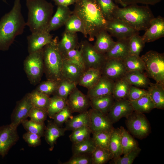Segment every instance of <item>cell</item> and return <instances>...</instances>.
<instances>
[{
	"instance_id": "cell-1",
	"label": "cell",
	"mask_w": 164,
	"mask_h": 164,
	"mask_svg": "<svg viewBox=\"0 0 164 164\" xmlns=\"http://www.w3.org/2000/svg\"><path fill=\"white\" fill-rule=\"evenodd\" d=\"M20 0H15L11 10L0 20V51L8 50L26 26L21 12Z\"/></svg>"
},
{
	"instance_id": "cell-2",
	"label": "cell",
	"mask_w": 164,
	"mask_h": 164,
	"mask_svg": "<svg viewBox=\"0 0 164 164\" xmlns=\"http://www.w3.org/2000/svg\"><path fill=\"white\" fill-rule=\"evenodd\" d=\"M72 12L83 23L89 40L105 29L107 20L95 0H77Z\"/></svg>"
},
{
	"instance_id": "cell-3",
	"label": "cell",
	"mask_w": 164,
	"mask_h": 164,
	"mask_svg": "<svg viewBox=\"0 0 164 164\" xmlns=\"http://www.w3.org/2000/svg\"><path fill=\"white\" fill-rule=\"evenodd\" d=\"M26 25L31 33L46 31L53 13V5L46 0H26Z\"/></svg>"
},
{
	"instance_id": "cell-4",
	"label": "cell",
	"mask_w": 164,
	"mask_h": 164,
	"mask_svg": "<svg viewBox=\"0 0 164 164\" xmlns=\"http://www.w3.org/2000/svg\"><path fill=\"white\" fill-rule=\"evenodd\" d=\"M114 17L124 21L135 30L145 31L155 17L150 8L137 4L119 7L114 11Z\"/></svg>"
},
{
	"instance_id": "cell-5",
	"label": "cell",
	"mask_w": 164,
	"mask_h": 164,
	"mask_svg": "<svg viewBox=\"0 0 164 164\" xmlns=\"http://www.w3.org/2000/svg\"><path fill=\"white\" fill-rule=\"evenodd\" d=\"M56 36L50 43L43 48L44 73L48 79L59 82L62 79V71L64 58L57 46Z\"/></svg>"
},
{
	"instance_id": "cell-6",
	"label": "cell",
	"mask_w": 164,
	"mask_h": 164,
	"mask_svg": "<svg viewBox=\"0 0 164 164\" xmlns=\"http://www.w3.org/2000/svg\"><path fill=\"white\" fill-rule=\"evenodd\" d=\"M145 65L147 76L156 83L164 84V55L151 50L141 56Z\"/></svg>"
},
{
	"instance_id": "cell-7",
	"label": "cell",
	"mask_w": 164,
	"mask_h": 164,
	"mask_svg": "<svg viewBox=\"0 0 164 164\" xmlns=\"http://www.w3.org/2000/svg\"><path fill=\"white\" fill-rule=\"evenodd\" d=\"M24 69L30 83L39 84L44 73L43 49L29 54L24 60Z\"/></svg>"
},
{
	"instance_id": "cell-8",
	"label": "cell",
	"mask_w": 164,
	"mask_h": 164,
	"mask_svg": "<svg viewBox=\"0 0 164 164\" xmlns=\"http://www.w3.org/2000/svg\"><path fill=\"white\" fill-rule=\"evenodd\" d=\"M126 125L128 132L139 139L145 138L151 132L150 124L143 113L134 111L126 118Z\"/></svg>"
},
{
	"instance_id": "cell-9",
	"label": "cell",
	"mask_w": 164,
	"mask_h": 164,
	"mask_svg": "<svg viewBox=\"0 0 164 164\" xmlns=\"http://www.w3.org/2000/svg\"><path fill=\"white\" fill-rule=\"evenodd\" d=\"M79 47L86 70L90 68L101 70L106 60L104 54L98 52L94 45L87 40L82 41Z\"/></svg>"
},
{
	"instance_id": "cell-10",
	"label": "cell",
	"mask_w": 164,
	"mask_h": 164,
	"mask_svg": "<svg viewBox=\"0 0 164 164\" xmlns=\"http://www.w3.org/2000/svg\"><path fill=\"white\" fill-rule=\"evenodd\" d=\"M105 29L117 40L129 39L133 34L139 32L124 21L114 17L107 21Z\"/></svg>"
},
{
	"instance_id": "cell-11",
	"label": "cell",
	"mask_w": 164,
	"mask_h": 164,
	"mask_svg": "<svg viewBox=\"0 0 164 164\" xmlns=\"http://www.w3.org/2000/svg\"><path fill=\"white\" fill-rule=\"evenodd\" d=\"M29 93L26 94L18 101L11 115L10 124L14 128L17 127L27 119L30 110L32 107Z\"/></svg>"
},
{
	"instance_id": "cell-12",
	"label": "cell",
	"mask_w": 164,
	"mask_h": 164,
	"mask_svg": "<svg viewBox=\"0 0 164 164\" xmlns=\"http://www.w3.org/2000/svg\"><path fill=\"white\" fill-rule=\"evenodd\" d=\"M17 128L10 124L0 126V155L2 158L19 139Z\"/></svg>"
},
{
	"instance_id": "cell-13",
	"label": "cell",
	"mask_w": 164,
	"mask_h": 164,
	"mask_svg": "<svg viewBox=\"0 0 164 164\" xmlns=\"http://www.w3.org/2000/svg\"><path fill=\"white\" fill-rule=\"evenodd\" d=\"M90 125L92 133L102 132H111L114 128L113 124L106 114L93 109L88 111Z\"/></svg>"
},
{
	"instance_id": "cell-14",
	"label": "cell",
	"mask_w": 164,
	"mask_h": 164,
	"mask_svg": "<svg viewBox=\"0 0 164 164\" xmlns=\"http://www.w3.org/2000/svg\"><path fill=\"white\" fill-rule=\"evenodd\" d=\"M102 75L115 81L123 77L127 71L122 60H106L101 70Z\"/></svg>"
},
{
	"instance_id": "cell-15",
	"label": "cell",
	"mask_w": 164,
	"mask_h": 164,
	"mask_svg": "<svg viewBox=\"0 0 164 164\" xmlns=\"http://www.w3.org/2000/svg\"><path fill=\"white\" fill-rule=\"evenodd\" d=\"M67 102L72 113L87 111L90 106V99L77 87L69 95Z\"/></svg>"
},
{
	"instance_id": "cell-16",
	"label": "cell",
	"mask_w": 164,
	"mask_h": 164,
	"mask_svg": "<svg viewBox=\"0 0 164 164\" xmlns=\"http://www.w3.org/2000/svg\"><path fill=\"white\" fill-rule=\"evenodd\" d=\"M134 111L131 103L128 99L115 100L107 114L113 124L121 118H126Z\"/></svg>"
},
{
	"instance_id": "cell-17",
	"label": "cell",
	"mask_w": 164,
	"mask_h": 164,
	"mask_svg": "<svg viewBox=\"0 0 164 164\" xmlns=\"http://www.w3.org/2000/svg\"><path fill=\"white\" fill-rule=\"evenodd\" d=\"M53 39V35L46 31L31 33L27 37L29 53L42 49L52 42Z\"/></svg>"
},
{
	"instance_id": "cell-18",
	"label": "cell",
	"mask_w": 164,
	"mask_h": 164,
	"mask_svg": "<svg viewBox=\"0 0 164 164\" xmlns=\"http://www.w3.org/2000/svg\"><path fill=\"white\" fill-rule=\"evenodd\" d=\"M164 36V18L160 15L151 21L150 26L141 36L144 42L155 41Z\"/></svg>"
},
{
	"instance_id": "cell-19",
	"label": "cell",
	"mask_w": 164,
	"mask_h": 164,
	"mask_svg": "<svg viewBox=\"0 0 164 164\" xmlns=\"http://www.w3.org/2000/svg\"><path fill=\"white\" fill-rule=\"evenodd\" d=\"M114 81L102 75L97 82L88 89L87 96L89 99L112 94Z\"/></svg>"
},
{
	"instance_id": "cell-20",
	"label": "cell",
	"mask_w": 164,
	"mask_h": 164,
	"mask_svg": "<svg viewBox=\"0 0 164 164\" xmlns=\"http://www.w3.org/2000/svg\"><path fill=\"white\" fill-rule=\"evenodd\" d=\"M73 14L68 7L57 6L56 11L50 21L47 32L56 30L64 25L67 20Z\"/></svg>"
},
{
	"instance_id": "cell-21",
	"label": "cell",
	"mask_w": 164,
	"mask_h": 164,
	"mask_svg": "<svg viewBox=\"0 0 164 164\" xmlns=\"http://www.w3.org/2000/svg\"><path fill=\"white\" fill-rule=\"evenodd\" d=\"M129 39L117 40L112 47L104 54L106 60H123L129 55Z\"/></svg>"
},
{
	"instance_id": "cell-22",
	"label": "cell",
	"mask_w": 164,
	"mask_h": 164,
	"mask_svg": "<svg viewBox=\"0 0 164 164\" xmlns=\"http://www.w3.org/2000/svg\"><path fill=\"white\" fill-rule=\"evenodd\" d=\"M66 131L65 128L58 125L53 121H48L44 136L46 141L50 146V151L53 150L57 140L60 137L63 136Z\"/></svg>"
},
{
	"instance_id": "cell-23",
	"label": "cell",
	"mask_w": 164,
	"mask_h": 164,
	"mask_svg": "<svg viewBox=\"0 0 164 164\" xmlns=\"http://www.w3.org/2000/svg\"><path fill=\"white\" fill-rule=\"evenodd\" d=\"M57 47L62 54L64 55L68 52L79 47L77 33L64 32L60 41L57 43Z\"/></svg>"
},
{
	"instance_id": "cell-24",
	"label": "cell",
	"mask_w": 164,
	"mask_h": 164,
	"mask_svg": "<svg viewBox=\"0 0 164 164\" xmlns=\"http://www.w3.org/2000/svg\"><path fill=\"white\" fill-rule=\"evenodd\" d=\"M95 38L96 40L94 46L98 52L103 54L109 50L116 42L105 29L100 32Z\"/></svg>"
},
{
	"instance_id": "cell-25",
	"label": "cell",
	"mask_w": 164,
	"mask_h": 164,
	"mask_svg": "<svg viewBox=\"0 0 164 164\" xmlns=\"http://www.w3.org/2000/svg\"><path fill=\"white\" fill-rule=\"evenodd\" d=\"M147 91L155 108L164 109V84L156 82L155 83H151Z\"/></svg>"
},
{
	"instance_id": "cell-26",
	"label": "cell",
	"mask_w": 164,
	"mask_h": 164,
	"mask_svg": "<svg viewBox=\"0 0 164 164\" xmlns=\"http://www.w3.org/2000/svg\"><path fill=\"white\" fill-rule=\"evenodd\" d=\"M83 72L79 67L64 59L62 71V79L68 80L78 84Z\"/></svg>"
},
{
	"instance_id": "cell-27",
	"label": "cell",
	"mask_w": 164,
	"mask_h": 164,
	"mask_svg": "<svg viewBox=\"0 0 164 164\" xmlns=\"http://www.w3.org/2000/svg\"><path fill=\"white\" fill-rule=\"evenodd\" d=\"M92 108L107 114L115 100L112 94L104 95L90 99Z\"/></svg>"
},
{
	"instance_id": "cell-28",
	"label": "cell",
	"mask_w": 164,
	"mask_h": 164,
	"mask_svg": "<svg viewBox=\"0 0 164 164\" xmlns=\"http://www.w3.org/2000/svg\"><path fill=\"white\" fill-rule=\"evenodd\" d=\"M101 76V70L94 68H88L82 74L78 84L89 89L97 82Z\"/></svg>"
},
{
	"instance_id": "cell-29",
	"label": "cell",
	"mask_w": 164,
	"mask_h": 164,
	"mask_svg": "<svg viewBox=\"0 0 164 164\" xmlns=\"http://www.w3.org/2000/svg\"><path fill=\"white\" fill-rule=\"evenodd\" d=\"M123 77L130 85L142 88H148L151 83L143 72H127Z\"/></svg>"
},
{
	"instance_id": "cell-30",
	"label": "cell",
	"mask_w": 164,
	"mask_h": 164,
	"mask_svg": "<svg viewBox=\"0 0 164 164\" xmlns=\"http://www.w3.org/2000/svg\"><path fill=\"white\" fill-rule=\"evenodd\" d=\"M65 128L66 130L73 131L86 126H89L90 117L88 111L79 113L73 116L65 122Z\"/></svg>"
},
{
	"instance_id": "cell-31",
	"label": "cell",
	"mask_w": 164,
	"mask_h": 164,
	"mask_svg": "<svg viewBox=\"0 0 164 164\" xmlns=\"http://www.w3.org/2000/svg\"><path fill=\"white\" fill-rule=\"evenodd\" d=\"M108 150L112 155L113 159L120 156L123 154L120 128H114L112 130L110 137Z\"/></svg>"
},
{
	"instance_id": "cell-32",
	"label": "cell",
	"mask_w": 164,
	"mask_h": 164,
	"mask_svg": "<svg viewBox=\"0 0 164 164\" xmlns=\"http://www.w3.org/2000/svg\"><path fill=\"white\" fill-rule=\"evenodd\" d=\"M65 31L72 33L80 32L86 38H88L84 24L76 15L73 14L67 20L64 25Z\"/></svg>"
},
{
	"instance_id": "cell-33",
	"label": "cell",
	"mask_w": 164,
	"mask_h": 164,
	"mask_svg": "<svg viewBox=\"0 0 164 164\" xmlns=\"http://www.w3.org/2000/svg\"><path fill=\"white\" fill-rule=\"evenodd\" d=\"M130 101L134 111L141 113H148L155 108L154 104L148 94L137 100Z\"/></svg>"
},
{
	"instance_id": "cell-34",
	"label": "cell",
	"mask_w": 164,
	"mask_h": 164,
	"mask_svg": "<svg viewBox=\"0 0 164 164\" xmlns=\"http://www.w3.org/2000/svg\"><path fill=\"white\" fill-rule=\"evenodd\" d=\"M121 131V142L123 154L128 153L138 147L137 141L128 131L123 127L120 128Z\"/></svg>"
},
{
	"instance_id": "cell-35",
	"label": "cell",
	"mask_w": 164,
	"mask_h": 164,
	"mask_svg": "<svg viewBox=\"0 0 164 164\" xmlns=\"http://www.w3.org/2000/svg\"><path fill=\"white\" fill-rule=\"evenodd\" d=\"M130 86L124 77L115 81L112 94L115 100L128 99Z\"/></svg>"
},
{
	"instance_id": "cell-36",
	"label": "cell",
	"mask_w": 164,
	"mask_h": 164,
	"mask_svg": "<svg viewBox=\"0 0 164 164\" xmlns=\"http://www.w3.org/2000/svg\"><path fill=\"white\" fill-rule=\"evenodd\" d=\"M67 105V100L53 95L50 97L46 109L48 116L53 119L55 115L62 110Z\"/></svg>"
},
{
	"instance_id": "cell-37",
	"label": "cell",
	"mask_w": 164,
	"mask_h": 164,
	"mask_svg": "<svg viewBox=\"0 0 164 164\" xmlns=\"http://www.w3.org/2000/svg\"><path fill=\"white\" fill-rule=\"evenodd\" d=\"M95 0L103 17L107 21L114 18V12L119 7L114 0Z\"/></svg>"
},
{
	"instance_id": "cell-38",
	"label": "cell",
	"mask_w": 164,
	"mask_h": 164,
	"mask_svg": "<svg viewBox=\"0 0 164 164\" xmlns=\"http://www.w3.org/2000/svg\"><path fill=\"white\" fill-rule=\"evenodd\" d=\"M123 61L127 72H144L145 70L144 63L139 56L129 55Z\"/></svg>"
},
{
	"instance_id": "cell-39",
	"label": "cell",
	"mask_w": 164,
	"mask_h": 164,
	"mask_svg": "<svg viewBox=\"0 0 164 164\" xmlns=\"http://www.w3.org/2000/svg\"><path fill=\"white\" fill-rule=\"evenodd\" d=\"M96 148L92 138L73 144V154H91Z\"/></svg>"
},
{
	"instance_id": "cell-40",
	"label": "cell",
	"mask_w": 164,
	"mask_h": 164,
	"mask_svg": "<svg viewBox=\"0 0 164 164\" xmlns=\"http://www.w3.org/2000/svg\"><path fill=\"white\" fill-rule=\"evenodd\" d=\"M77 84L65 79H62L59 82L55 95L67 100L70 93L77 87Z\"/></svg>"
},
{
	"instance_id": "cell-41",
	"label": "cell",
	"mask_w": 164,
	"mask_h": 164,
	"mask_svg": "<svg viewBox=\"0 0 164 164\" xmlns=\"http://www.w3.org/2000/svg\"><path fill=\"white\" fill-rule=\"evenodd\" d=\"M29 94L33 107L46 110L50 98V96L35 89Z\"/></svg>"
},
{
	"instance_id": "cell-42",
	"label": "cell",
	"mask_w": 164,
	"mask_h": 164,
	"mask_svg": "<svg viewBox=\"0 0 164 164\" xmlns=\"http://www.w3.org/2000/svg\"><path fill=\"white\" fill-rule=\"evenodd\" d=\"M139 34L137 32L129 39V55L139 56L145 46V43Z\"/></svg>"
},
{
	"instance_id": "cell-43",
	"label": "cell",
	"mask_w": 164,
	"mask_h": 164,
	"mask_svg": "<svg viewBox=\"0 0 164 164\" xmlns=\"http://www.w3.org/2000/svg\"><path fill=\"white\" fill-rule=\"evenodd\" d=\"M113 156L109 150L96 147L91 154L92 164H104L107 163Z\"/></svg>"
},
{
	"instance_id": "cell-44",
	"label": "cell",
	"mask_w": 164,
	"mask_h": 164,
	"mask_svg": "<svg viewBox=\"0 0 164 164\" xmlns=\"http://www.w3.org/2000/svg\"><path fill=\"white\" fill-rule=\"evenodd\" d=\"M22 124L27 132L36 134L41 137L44 136L46 127L44 123L38 122L27 119Z\"/></svg>"
},
{
	"instance_id": "cell-45",
	"label": "cell",
	"mask_w": 164,
	"mask_h": 164,
	"mask_svg": "<svg viewBox=\"0 0 164 164\" xmlns=\"http://www.w3.org/2000/svg\"><path fill=\"white\" fill-rule=\"evenodd\" d=\"M63 56L64 59L79 67L84 72L86 70L81 53L78 48L69 51Z\"/></svg>"
},
{
	"instance_id": "cell-46",
	"label": "cell",
	"mask_w": 164,
	"mask_h": 164,
	"mask_svg": "<svg viewBox=\"0 0 164 164\" xmlns=\"http://www.w3.org/2000/svg\"><path fill=\"white\" fill-rule=\"evenodd\" d=\"M111 131H102L92 133V139L96 147L108 150Z\"/></svg>"
},
{
	"instance_id": "cell-47",
	"label": "cell",
	"mask_w": 164,
	"mask_h": 164,
	"mask_svg": "<svg viewBox=\"0 0 164 164\" xmlns=\"http://www.w3.org/2000/svg\"><path fill=\"white\" fill-rule=\"evenodd\" d=\"M91 133L92 132L89 127L86 126L72 131L69 137L73 143H75L90 138Z\"/></svg>"
},
{
	"instance_id": "cell-48",
	"label": "cell",
	"mask_w": 164,
	"mask_h": 164,
	"mask_svg": "<svg viewBox=\"0 0 164 164\" xmlns=\"http://www.w3.org/2000/svg\"><path fill=\"white\" fill-rule=\"evenodd\" d=\"M59 82L54 80L48 79L40 83L35 90L49 96L53 95L57 89Z\"/></svg>"
},
{
	"instance_id": "cell-49",
	"label": "cell",
	"mask_w": 164,
	"mask_h": 164,
	"mask_svg": "<svg viewBox=\"0 0 164 164\" xmlns=\"http://www.w3.org/2000/svg\"><path fill=\"white\" fill-rule=\"evenodd\" d=\"M141 149L138 147L127 154L121 156L113 159L111 162L113 164H132L135 158L138 155Z\"/></svg>"
},
{
	"instance_id": "cell-50",
	"label": "cell",
	"mask_w": 164,
	"mask_h": 164,
	"mask_svg": "<svg viewBox=\"0 0 164 164\" xmlns=\"http://www.w3.org/2000/svg\"><path fill=\"white\" fill-rule=\"evenodd\" d=\"M70 109L67 105L62 110L56 114L53 119V122L58 125L61 126L62 125L73 116Z\"/></svg>"
},
{
	"instance_id": "cell-51",
	"label": "cell",
	"mask_w": 164,
	"mask_h": 164,
	"mask_svg": "<svg viewBox=\"0 0 164 164\" xmlns=\"http://www.w3.org/2000/svg\"><path fill=\"white\" fill-rule=\"evenodd\" d=\"M48 114L46 110L32 107L28 115L31 120L39 123H44Z\"/></svg>"
},
{
	"instance_id": "cell-52",
	"label": "cell",
	"mask_w": 164,
	"mask_h": 164,
	"mask_svg": "<svg viewBox=\"0 0 164 164\" xmlns=\"http://www.w3.org/2000/svg\"><path fill=\"white\" fill-rule=\"evenodd\" d=\"M63 164H92L91 154L73 155L68 161Z\"/></svg>"
},
{
	"instance_id": "cell-53",
	"label": "cell",
	"mask_w": 164,
	"mask_h": 164,
	"mask_svg": "<svg viewBox=\"0 0 164 164\" xmlns=\"http://www.w3.org/2000/svg\"><path fill=\"white\" fill-rule=\"evenodd\" d=\"M148 94L147 90L130 85L128 99L130 101H135Z\"/></svg>"
},
{
	"instance_id": "cell-54",
	"label": "cell",
	"mask_w": 164,
	"mask_h": 164,
	"mask_svg": "<svg viewBox=\"0 0 164 164\" xmlns=\"http://www.w3.org/2000/svg\"><path fill=\"white\" fill-rule=\"evenodd\" d=\"M115 3L120 5L123 7L128 5L141 4L146 5H155L162 0H114Z\"/></svg>"
},
{
	"instance_id": "cell-55",
	"label": "cell",
	"mask_w": 164,
	"mask_h": 164,
	"mask_svg": "<svg viewBox=\"0 0 164 164\" xmlns=\"http://www.w3.org/2000/svg\"><path fill=\"white\" fill-rule=\"evenodd\" d=\"M22 137L29 146L35 147L41 144V137L36 134L27 132L23 134Z\"/></svg>"
},
{
	"instance_id": "cell-56",
	"label": "cell",
	"mask_w": 164,
	"mask_h": 164,
	"mask_svg": "<svg viewBox=\"0 0 164 164\" xmlns=\"http://www.w3.org/2000/svg\"><path fill=\"white\" fill-rule=\"evenodd\" d=\"M55 4L58 6L68 7L69 6L75 4L77 0H52Z\"/></svg>"
},
{
	"instance_id": "cell-57",
	"label": "cell",
	"mask_w": 164,
	"mask_h": 164,
	"mask_svg": "<svg viewBox=\"0 0 164 164\" xmlns=\"http://www.w3.org/2000/svg\"><path fill=\"white\" fill-rule=\"evenodd\" d=\"M3 2H4L6 3H7V0H2Z\"/></svg>"
}]
</instances>
